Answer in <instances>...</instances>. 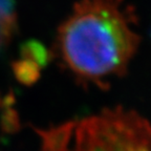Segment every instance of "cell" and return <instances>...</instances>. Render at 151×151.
<instances>
[{"label":"cell","mask_w":151,"mask_h":151,"mask_svg":"<svg viewBox=\"0 0 151 151\" xmlns=\"http://www.w3.org/2000/svg\"><path fill=\"white\" fill-rule=\"evenodd\" d=\"M137 28L125 0H77L58 28L55 52L78 80L105 87L127 71L141 43Z\"/></svg>","instance_id":"1"},{"label":"cell","mask_w":151,"mask_h":151,"mask_svg":"<svg viewBox=\"0 0 151 151\" xmlns=\"http://www.w3.org/2000/svg\"><path fill=\"white\" fill-rule=\"evenodd\" d=\"M43 139L45 151H151V124L114 107L43 132Z\"/></svg>","instance_id":"2"},{"label":"cell","mask_w":151,"mask_h":151,"mask_svg":"<svg viewBox=\"0 0 151 151\" xmlns=\"http://www.w3.org/2000/svg\"><path fill=\"white\" fill-rule=\"evenodd\" d=\"M15 23L13 0H0V48L4 46L13 36Z\"/></svg>","instance_id":"3"}]
</instances>
